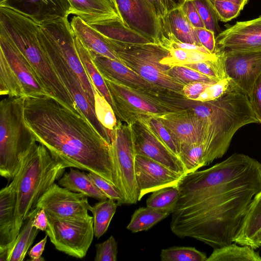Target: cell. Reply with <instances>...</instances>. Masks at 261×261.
Listing matches in <instances>:
<instances>
[{
	"label": "cell",
	"mask_w": 261,
	"mask_h": 261,
	"mask_svg": "<svg viewBox=\"0 0 261 261\" xmlns=\"http://www.w3.org/2000/svg\"><path fill=\"white\" fill-rule=\"evenodd\" d=\"M170 228L214 249L230 244L254 196L261 190V163L234 153L207 169L184 175Z\"/></svg>",
	"instance_id": "cell-1"
},
{
	"label": "cell",
	"mask_w": 261,
	"mask_h": 261,
	"mask_svg": "<svg viewBox=\"0 0 261 261\" xmlns=\"http://www.w3.org/2000/svg\"><path fill=\"white\" fill-rule=\"evenodd\" d=\"M24 115L37 142L65 168L94 172L117 188L110 144L83 114L45 94L25 96Z\"/></svg>",
	"instance_id": "cell-2"
},
{
	"label": "cell",
	"mask_w": 261,
	"mask_h": 261,
	"mask_svg": "<svg viewBox=\"0 0 261 261\" xmlns=\"http://www.w3.org/2000/svg\"><path fill=\"white\" fill-rule=\"evenodd\" d=\"M185 108L202 121L205 166L226 153L240 128L259 123L248 96L239 91H228L211 101L188 99Z\"/></svg>",
	"instance_id": "cell-3"
},
{
	"label": "cell",
	"mask_w": 261,
	"mask_h": 261,
	"mask_svg": "<svg viewBox=\"0 0 261 261\" xmlns=\"http://www.w3.org/2000/svg\"><path fill=\"white\" fill-rule=\"evenodd\" d=\"M0 27L27 59L48 92L72 110L82 113L64 86L39 38V25L7 6L0 7Z\"/></svg>",
	"instance_id": "cell-4"
},
{
	"label": "cell",
	"mask_w": 261,
	"mask_h": 261,
	"mask_svg": "<svg viewBox=\"0 0 261 261\" xmlns=\"http://www.w3.org/2000/svg\"><path fill=\"white\" fill-rule=\"evenodd\" d=\"M65 169L41 143L35 144L25 155L11 182L16 194L15 239L39 198L61 177Z\"/></svg>",
	"instance_id": "cell-5"
},
{
	"label": "cell",
	"mask_w": 261,
	"mask_h": 261,
	"mask_svg": "<svg viewBox=\"0 0 261 261\" xmlns=\"http://www.w3.org/2000/svg\"><path fill=\"white\" fill-rule=\"evenodd\" d=\"M25 96H7L0 102V175L13 179L23 159L36 143L24 115Z\"/></svg>",
	"instance_id": "cell-6"
},
{
	"label": "cell",
	"mask_w": 261,
	"mask_h": 261,
	"mask_svg": "<svg viewBox=\"0 0 261 261\" xmlns=\"http://www.w3.org/2000/svg\"><path fill=\"white\" fill-rule=\"evenodd\" d=\"M106 39L122 63L145 80L161 89L182 93L185 85L169 74L170 67L160 63L169 54L161 44H128Z\"/></svg>",
	"instance_id": "cell-7"
},
{
	"label": "cell",
	"mask_w": 261,
	"mask_h": 261,
	"mask_svg": "<svg viewBox=\"0 0 261 261\" xmlns=\"http://www.w3.org/2000/svg\"><path fill=\"white\" fill-rule=\"evenodd\" d=\"M118 120L131 124L142 117H159L175 111L156 94L104 79Z\"/></svg>",
	"instance_id": "cell-8"
},
{
	"label": "cell",
	"mask_w": 261,
	"mask_h": 261,
	"mask_svg": "<svg viewBox=\"0 0 261 261\" xmlns=\"http://www.w3.org/2000/svg\"><path fill=\"white\" fill-rule=\"evenodd\" d=\"M110 150L115 169L117 188L123 197V204H133L138 200L135 177L136 153L131 125L118 119L111 133Z\"/></svg>",
	"instance_id": "cell-9"
},
{
	"label": "cell",
	"mask_w": 261,
	"mask_h": 261,
	"mask_svg": "<svg viewBox=\"0 0 261 261\" xmlns=\"http://www.w3.org/2000/svg\"><path fill=\"white\" fill-rule=\"evenodd\" d=\"M46 234L58 250L77 258L84 257L94 236L93 217L54 218L47 217Z\"/></svg>",
	"instance_id": "cell-10"
},
{
	"label": "cell",
	"mask_w": 261,
	"mask_h": 261,
	"mask_svg": "<svg viewBox=\"0 0 261 261\" xmlns=\"http://www.w3.org/2000/svg\"><path fill=\"white\" fill-rule=\"evenodd\" d=\"M38 38L61 82L67 89L77 108L101 136L111 143V132L99 121L94 108L90 103L80 82L67 62L59 54L41 30L39 25Z\"/></svg>",
	"instance_id": "cell-11"
},
{
	"label": "cell",
	"mask_w": 261,
	"mask_h": 261,
	"mask_svg": "<svg viewBox=\"0 0 261 261\" xmlns=\"http://www.w3.org/2000/svg\"><path fill=\"white\" fill-rule=\"evenodd\" d=\"M40 28L54 48L77 76L90 103L94 108L96 90L80 61L75 45V36L68 17L46 22L40 25Z\"/></svg>",
	"instance_id": "cell-12"
},
{
	"label": "cell",
	"mask_w": 261,
	"mask_h": 261,
	"mask_svg": "<svg viewBox=\"0 0 261 261\" xmlns=\"http://www.w3.org/2000/svg\"><path fill=\"white\" fill-rule=\"evenodd\" d=\"M0 54L5 59L6 69L12 81L22 90L25 96L50 95L29 61L1 27Z\"/></svg>",
	"instance_id": "cell-13"
},
{
	"label": "cell",
	"mask_w": 261,
	"mask_h": 261,
	"mask_svg": "<svg viewBox=\"0 0 261 261\" xmlns=\"http://www.w3.org/2000/svg\"><path fill=\"white\" fill-rule=\"evenodd\" d=\"M91 205L87 197L54 184L39 198L36 207L54 218L82 219L90 217Z\"/></svg>",
	"instance_id": "cell-14"
},
{
	"label": "cell",
	"mask_w": 261,
	"mask_h": 261,
	"mask_svg": "<svg viewBox=\"0 0 261 261\" xmlns=\"http://www.w3.org/2000/svg\"><path fill=\"white\" fill-rule=\"evenodd\" d=\"M117 12L123 23L154 43L163 35L154 8L148 0H115Z\"/></svg>",
	"instance_id": "cell-15"
},
{
	"label": "cell",
	"mask_w": 261,
	"mask_h": 261,
	"mask_svg": "<svg viewBox=\"0 0 261 261\" xmlns=\"http://www.w3.org/2000/svg\"><path fill=\"white\" fill-rule=\"evenodd\" d=\"M218 52L223 56L226 73L234 90L248 96L261 74V51Z\"/></svg>",
	"instance_id": "cell-16"
},
{
	"label": "cell",
	"mask_w": 261,
	"mask_h": 261,
	"mask_svg": "<svg viewBox=\"0 0 261 261\" xmlns=\"http://www.w3.org/2000/svg\"><path fill=\"white\" fill-rule=\"evenodd\" d=\"M215 39L216 51H261V16L252 20L237 22L221 31Z\"/></svg>",
	"instance_id": "cell-17"
},
{
	"label": "cell",
	"mask_w": 261,
	"mask_h": 261,
	"mask_svg": "<svg viewBox=\"0 0 261 261\" xmlns=\"http://www.w3.org/2000/svg\"><path fill=\"white\" fill-rule=\"evenodd\" d=\"M135 171L138 200L162 188L176 186L183 175L152 159L136 154Z\"/></svg>",
	"instance_id": "cell-18"
},
{
	"label": "cell",
	"mask_w": 261,
	"mask_h": 261,
	"mask_svg": "<svg viewBox=\"0 0 261 261\" xmlns=\"http://www.w3.org/2000/svg\"><path fill=\"white\" fill-rule=\"evenodd\" d=\"M130 125L136 154L152 159L183 175L187 174L180 160L155 137L141 120Z\"/></svg>",
	"instance_id": "cell-19"
},
{
	"label": "cell",
	"mask_w": 261,
	"mask_h": 261,
	"mask_svg": "<svg viewBox=\"0 0 261 261\" xmlns=\"http://www.w3.org/2000/svg\"><path fill=\"white\" fill-rule=\"evenodd\" d=\"M89 51L103 79L156 95L164 89L145 80L123 63L95 52Z\"/></svg>",
	"instance_id": "cell-20"
},
{
	"label": "cell",
	"mask_w": 261,
	"mask_h": 261,
	"mask_svg": "<svg viewBox=\"0 0 261 261\" xmlns=\"http://www.w3.org/2000/svg\"><path fill=\"white\" fill-rule=\"evenodd\" d=\"M161 120L180 146L201 142L203 125L201 120L188 110L172 112L157 117Z\"/></svg>",
	"instance_id": "cell-21"
},
{
	"label": "cell",
	"mask_w": 261,
	"mask_h": 261,
	"mask_svg": "<svg viewBox=\"0 0 261 261\" xmlns=\"http://www.w3.org/2000/svg\"><path fill=\"white\" fill-rule=\"evenodd\" d=\"M4 6L22 13L39 25L70 14L68 0H9Z\"/></svg>",
	"instance_id": "cell-22"
},
{
	"label": "cell",
	"mask_w": 261,
	"mask_h": 261,
	"mask_svg": "<svg viewBox=\"0 0 261 261\" xmlns=\"http://www.w3.org/2000/svg\"><path fill=\"white\" fill-rule=\"evenodd\" d=\"M68 1L70 5V14L79 16L89 25L113 20L122 21L109 0Z\"/></svg>",
	"instance_id": "cell-23"
},
{
	"label": "cell",
	"mask_w": 261,
	"mask_h": 261,
	"mask_svg": "<svg viewBox=\"0 0 261 261\" xmlns=\"http://www.w3.org/2000/svg\"><path fill=\"white\" fill-rule=\"evenodd\" d=\"M16 194L11 182L0 191V250L8 248L15 240Z\"/></svg>",
	"instance_id": "cell-24"
},
{
	"label": "cell",
	"mask_w": 261,
	"mask_h": 261,
	"mask_svg": "<svg viewBox=\"0 0 261 261\" xmlns=\"http://www.w3.org/2000/svg\"><path fill=\"white\" fill-rule=\"evenodd\" d=\"M70 24L74 36L89 50L122 63L99 32L77 16L72 18Z\"/></svg>",
	"instance_id": "cell-25"
},
{
	"label": "cell",
	"mask_w": 261,
	"mask_h": 261,
	"mask_svg": "<svg viewBox=\"0 0 261 261\" xmlns=\"http://www.w3.org/2000/svg\"><path fill=\"white\" fill-rule=\"evenodd\" d=\"M160 21L163 35L171 34L179 41L202 46L181 7L170 11Z\"/></svg>",
	"instance_id": "cell-26"
},
{
	"label": "cell",
	"mask_w": 261,
	"mask_h": 261,
	"mask_svg": "<svg viewBox=\"0 0 261 261\" xmlns=\"http://www.w3.org/2000/svg\"><path fill=\"white\" fill-rule=\"evenodd\" d=\"M261 230V190L251 202L233 242L254 249L255 239Z\"/></svg>",
	"instance_id": "cell-27"
},
{
	"label": "cell",
	"mask_w": 261,
	"mask_h": 261,
	"mask_svg": "<svg viewBox=\"0 0 261 261\" xmlns=\"http://www.w3.org/2000/svg\"><path fill=\"white\" fill-rule=\"evenodd\" d=\"M107 39L128 44H144L152 42L147 37L124 24L121 20H113L90 24Z\"/></svg>",
	"instance_id": "cell-28"
},
{
	"label": "cell",
	"mask_w": 261,
	"mask_h": 261,
	"mask_svg": "<svg viewBox=\"0 0 261 261\" xmlns=\"http://www.w3.org/2000/svg\"><path fill=\"white\" fill-rule=\"evenodd\" d=\"M58 184L62 187L87 197L98 200L108 199L106 195L95 185L88 174L70 167L59 179Z\"/></svg>",
	"instance_id": "cell-29"
},
{
	"label": "cell",
	"mask_w": 261,
	"mask_h": 261,
	"mask_svg": "<svg viewBox=\"0 0 261 261\" xmlns=\"http://www.w3.org/2000/svg\"><path fill=\"white\" fill-rule=\"evenodd\" d=\"M39 209L36 207L31 211L15 240L8 246L7 261H21L24 259L39 230L33 226L34 217Z\"/></svg>",
	"instance_id": "cell-30"
},
{
	"label": "cell",
	"mask_w": 261,
	"mask_h": 261,
	"mask_svg": "<svg viewBox=\"0 0 261 261\" xmlns=\"http://www.w3.org/2000/svg\"><path fill=\"white\" fill-rule=\"evenodd\" d=\"M75 45L84 69L96 90L113 108V103L103 77L93 61L89 50L75 36Z\"/></svg>",
	"instance_id": "cell-31"
},
{
	"label": "cell",
	"mask_w": 261,
	"mask_h": 261,
	"mask_svg": "<svg viewBox=\"0 0 261 261\" xmlns=\"http://www.w3.org/2000/svg\"><path fill=\"white\" fill-rule=\"evenodd\" d=\"M251 247L230 244L214 249L206 261H261V256Z\"/></svg>",
	"instance_id": "cell-32"
},
{
	"label": "cell",
	"mask_w": 261,
	"mask_h": 261,
	"mask_svg": "<svg viewBox=\"0 0 261 261\" xmlns=\"http://www.w3.org/2000/svg\"><path fill=\"white\" fill-rule=\"evenodd\" d=\"M118 206L115 200L107 199L100 200L90 207L89 211L93 215L95 238L99 239L106 232Z\"/></svg>",
	"instance_id": "cell-33"
},
{
	"label": "cell",
	"mask_w": 261,
	"mask_h": 261,
	"mask_svg": "<svg viewBox=\"0 0 261 261\" xmlns=\"http://www.w3.org/2000/svg\"><path fill=\"white\" fill-rule=\"evenodd\" d=\"M169 213L149 207L136 210L131 217L126 229L133 233L146 231L167 217Z\"/></svg>",
	"instance_id": "cell-34"
},
{
	"label": "cell",
	"mask_w": 261,
	"mask_h": 261,
	"mask_svg": "<svg viewBox=\"0 0 261 261\" xmlns=\"http://www.w3.org/2000/svg\"><path fill=\"white\" fill-rule=\"evenodd\" d=\"M177 186L168 187L152 192L146 200L147 207L172 214L179 196Z\"/></svg>",
	"instance_id": "cell-35"
},
{
	"label": "cell",
	"mask_w": 261,
	"mask_h": 261,
	"mask_svg": "<svg viewBox=\"0 0 261 261\" xmlns=\"http://www.w3.org/2000/svg\"><path fill=\"white\" fill-rule=\"evenodd\" d=\"M139 119L147 125L163 145L179 159V146L160 118L152 116L142 117Z\"/></svg>",
	"instance_id": "cell-36"
},
{
	"label": "cell",
	"mask_w": 261,
	"mask_h": 261,
	"mask_svg": "<svg viewBox=\"0 0 261 261\" xmlns=\"http://www.w3.org/2000/svg\"><path fill=\"white\" fill-rule=\"evenodd\" d=\"M162 261H206V254L191 247H171L161 250Z\"/></svg>",
	"instance_id": "cell-37"
},
{
	"label": "cell",
	"mask_w": 261,
	"mask_h": 261,
	"mask_svg": "<svg viewBox=\"0 0 261 261\" xmlns=\"http://www.w3.org/2000/svg\"><path fill=\"white\" fill-rule=\"evenodd\" d=\"M218 55L217 59L186 64L183 66L193 69L218 82L228 78L227 76L224 57L222 53L216 51Z\"/></svg>",
	"instance_id": "cell-38"
},
{
	"label": "cell",
	"mask_w": 261,
	"mask_h": 261,
	"mask_svg": "<svg viewBox=\"0 0 261 261\" xmlns=\"http://www.w3.org/2000/svg\"><path fill=\"white\" fill-rule=\"evenodd\" d=\"M192 1L198 12L205 28L213 32L215 34H219L221 31L213 0H192Z\"/></svg>",
	"instance_id": "cell-39"
},
{
	"label": "cell",
	"mask_w": 261,
	"mask_h": 261,
	"mask_svg": "<svg viewBox=\"0 0 261 261\" xmlns=\"http://www.w3.org/2000/svg\"><path fill=\"white\" fill-rule=\"evenodd\" d=\"M94 109L100 122L111 133L118 119L111 106L97 90L95 94Z\"/></svg>",
	"instance_id": "cell-40"
},
{
	"label": "cell",
	"mask_w": 261,
	"mask_h": 261,
	"mask_svg": "<svg viewBox=\"0 0 261 261\" xmlns=\"http://www.w3.org/2000/svg\"><path fill=\"white\" fill-rule=\"evenodd\" d=\"M168 73L172 77L184 85L193 82H202L213 84L218 82L196 70L185 66L170 67Z\"/></svg>",
	"instance_id": "cell-41"
},
{
	"label": "cell",
	"mask_w": 261,
	"mask_h": 261,
	"mask_svg": "<svg viewBox=\"0 0 261 261\" xmlns=\"http://www.w3.org/2000/svg\"><path fill=\"white\" fill-rule=\"evenodd\" d=\"M219 20L226 22L238 17L243 9L228 0H213Z\"/></svg>",
	"instance_id": "cell-42"
},
{
	"label": "cell",
	"mask_w": 261,
	"mask_h": 261,
	"mask_svg": "<svg viewBox=\"0 0 261 261\" xmlns=\"http://www.w3.org/2000/svg\"><path fill=\"white\" fill-rule=\"evenodd\" d=\"M234 91L229 78L218 81L207 87L196 99L200 101H211L217 99L225 93Z\"/></svg>",
	"instance_id": "cell-43"
},
{
	"label": "cell",
	"mask_w": 261,
	"mask_h": 261,
	"mask_svg": "<svg viewBox=\"0 0 261 261\" xmlns=\"http://www.w3.org/2000/svg\"><path fill=\"white\" fill-rule=\"evenodd\" d=\"M96 255L94 261H116L117 244L113 236H110L102 243L95 245Z\"/></svg>",
	"instance_id": "cell-44"
},
{
	"label": "cell",
	"mask_w": 261,
	"mask_h": 261,
	"mask_svg": "<svg viewBox=\"0 0 261 261\" xmlns=\"http://www.w3.org/2000/svg\"><path fill=\"white\" fill-rule=\"evenodd\" d=\"M88 174L95 185L106 195L108 199L117 201L118 205H123L122 195L114 185L94 172H89Z\"/></svg>",
	"instance_id": "cell-45"
},
{
	"label": "cell",
	"mask_w": 261,
	"mask_h": 261,
	"mask_svg": "<svg viewBox=\"0 0 261 261\" xmlns=\"http://www.w3.org/2000/svg\"><path fill=\"white\" fill-rule=\"evenodd\" d=\"M248 97L254 114L259 123H261V74L255 82Z\"/></svg>",
	"instance_id": "cell-46"
},
{
	"label": "cell",
	"mask_w": 261,
	"mask_h": 261,
	"mask_svg": "<svg viewBox=\"0 0 261 261\" xmlns=\"http://www.w3.org/2000/svg\"><path fill=\"white\" fill-rule=\"evenodd\" d=\"M196 34L201 44L210 53H216V44L215 33L205 28L195 29Z\"/></svg>",
	"instance_id": "cell-47"
},
{
	"label": "cell",
	"mask_w": 261,
	"mask_h": 261,
	"mask_svg": "<svg viewBox=\"0 0 261 261\" xmlns=\"http://www.w3.org/2000/svg\"><path fill=\"white\" fill-rule=\"evenodd\" d=\"M181 7L194 28H205L192 0L186 1Z\"/></svg>",
	"instance_id": "cell-48"
},
{
	"label": "cell",
	"mask_w": 261,
	"mask_h": 261,
	"mask_svg": "<svg viewBox=\"0 0 261 261\" xmlns=\"http://www.w3.org/2000/svg\"><path fill=\"white\" fill-rule=\"evenodd\" d=\"M214 84L202 82H193L184 85L182 93L187 98L196 100L200 95L209 86Z\"/></svg>",
	"instance_id": "cell-49"
},
{
	"label": "cell",
	"mask_w": 261,
	"mask_h": 261,
	"mask_svg": "<svg viewBox=\"0 0 261 261\" xmlns=\"http://www.w3.org/2000/svg\"><path fill=\"white\" fill-rule=\"evenodd\" d=\"M155 9L156 14L161 20L176 6L170 0H148Z\"/></svg>",
	"instance_id": "cell-50"
},
{
	"label": "cell",
	"mask_w": 261,
	"mask_h": 261,
	"mask_svg": "<svg viewBox=\"0 0 261 261\" xmlns=\"http://www.w3.org/2000/svg\"><path fill=\"white\" fill-rule=\"evenodd\" d=\"M47 236L41 240L38 243L35 244L30 250L28 254L32 261H42L44 259L41 257L44 250L45 244L47 241Z\"/></svg>",
	"instance_id": "cell-51"
},
{
	"label": "cell",
	"mask_w": 261,
	"mask_h": 261,
	"mask_svg": "<svg viewBox=\"0 0 261 261\" xmlns=\"http://www.w3.org/2000/svg\"><path fill=\"white\" fill-rule=\"evenodd\" d=\"M33 226L37 229L45 231L48 226L47 217L42 208H40L36 214L33 221Z\"/></svg>",
	"instance_id": "cell-52"
},
{
	"label": "cell",
	"mask_w": 261,
	"mask_h": 261,
	"mask_svg": "<svg viewBox=\"0 0 261 261\" xmlns=\"http://www.w3.org/2000/svg\"><path fill=\"white\" fill-rule=\"evenodd\" d=\"M261 246V230L258 233V235L257 236L255 242H254V249H256L258 248H259Z\"/></svg>",
	"instance_id": "cell-53"
},
{
	"label": "cell",
	"mask_w": 261,
	"mask_h": 261,
	"mask_svg": "<svg viewBox=\"0 0 261 261\" xmlns=\"http://www.w3.org/2000/svg\"><path fill=\"white\" fill-rule=\"evenodd\" d=\"M230 1L234 4L239 5L243 9L244 8L245 6L247 4L248 0H228Z\"/></svg>",
	"instance_id": "cell-54"
},
{
	"label": "cell",
	"mask_w": 261,
	"mask_h": 261,
	"mask_svg": "<svg viewBox=\"0 0 261 261\" xmlns=\"http://www.w3.org/2000/svg\"><path fill=\"white\" fill-rule=\"evenodd\" d=\"M176 8L181 7L187 0H170Z\"/></svg>",
	"instance_id": "cell-55"
},
{
	"label": "cell",
	"mask_w": 261,
	"mask_h": 261,
	"mask_svg": "<svg viewBox=\"0 0 261 261\" xmlns=\"http://www.w3.org/2000/svg\"><path fill=\"white\" fill-rule=\"evenodd\" d=\"M9 0H0V7L5 6Z\"/></svg>",
	"instance_id": "cell-56"
},
{
	"label": "cell",
	"mask_w": 261,
	"mask_h": 261,
	"mask_svg": "<svg viewBox=\"0 0 261 261\" xmlns=\"http://www.w3.org/2000/svg\"><path fill=\"white\" fill-rule=\"evenodd\" d=\"M109 1L111 3V4L113 5V6H114V7L115 8V9H116V10L117 11V7H116V3L115 2V0H109Z\"/></svg>",
	"instance_id": "cell-57"
}]
</instances>
